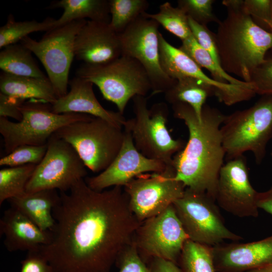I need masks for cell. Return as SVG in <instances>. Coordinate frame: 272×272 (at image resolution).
Returning <instances> with one entry per match:
<instances>
[{"instance_id": "8992f818", "label": "cell", "mask_w": 272, "mask_h": 272, "mask_svg": "<svg viewBox=\"0 0 272 272\" xmlns=\"http://www.w3.org/2000/svg\"><path fill=\"white\" fill-rule=\"evenodd\" d=\"M132 101L134 116L126 120L124 128L130 131L135 148L148 158L172 166L174 156L185 144L182 140L173 139L167 129V105L156 103L149 109L147 98L140 95Z\"/></svg>"}, {"instance_id": "44dd1931", "label": "cell", "mask_w": 272, "mask_h": 272, "mask_svg": "<svg viewBox=\"0 0 272 272\" xmlns=\"http://www.w3.org/2000/svg\"><path fill=\"white\" fill-rule=\"evenodd\" d=\"M0 233L4 244L11 252L36 250L49 243L50 231H43L24 214L11 207L0 220Z\"/></svg>"}, {"instance_id": "5bb4252c", "label": "cell", "mask_w": 272, "mask_h": 272, "mask_svg": "<svg viewBox=\"0 0 272 272\" xmlns=\"http://www.w3.org/2000/svg\"><path fill=\"white\" fill-rule=\"evenodd\" d=\"M189 239L173 205L141 223L133 242L143 259L160 258L177 264Z\"/></svg>"}, {"instance_id": "4fadbf2b", "label": "cell", "mask_w": 272, "mask_h": 272, "mask_svg": "<svg viewBox=\"0 0 272 272\" xmlns=\"http://www.w3.org/2000/svg\"><path fill=\"white\" fill-rule=\"evenodd\" d=\"M159 24L143 14L119 34L121 55L137 60L150 79L152 94L165 93L177 80L163 71L160 61Z\"/></svg>"}, {"instance_id": "7a4b0ae2", "label": "cell", "mask_w": 272, "mask_h": 272, "mask_svg": "<svg viewBox=\"0 0 272 272\" xmlns=\"http://www.w3.org/2000/svg\"><path fill=\"white\" fill-rule=\"evenodd\" d=\"M172 105L174 116L183 121L189 133L184 147L173 158L175 179L186 188L206 193L215 199L225 158L221 127L226 115L205 105L199 120L189 104L177 103Z\"/></svg>"}, {"instance_id": "ac0fdd59", "label": "cell", "mask_w": 272, "mask_h": 272, "mask_svg": "<svg viewBox=\"0 0 272 272\" xmlns=\"http://www.w3.org/2000/svg\"><path fill=\"white\" fill-rule=\"evenodd\" d=\"M74 53L85 64L110 62L121 56L119 35L109 23L87 20L76 37Z\"/></svg>"}, {"instance_id": "bcb514c9", "label": "cell", "mask_w": 272, "mask_h": 272, "mask_svg": "<svg viewBox=\"0 0 272 272\" xmlns=\"http://www.w3.org/2000/svg\"><path fill=\"white\" fill-rule=\"evenodd\" d=\"M270 155H271V157H272V150H271Z\"/></svg>"}, {"instance_id": "cb8c5ba5", "label": "cell", "mask_w": 272, "mask_h": 272, "mask_svg": "<svg viewBox=\"0 0 272 272\" xmlns=\"http://www.w3.org/2000/svg\"><path fill=\"white\" fill-rule=\"evenodd\" d=\"M48 8L63 10L60 17L55 20L53 28L86 18L107 23L110 21L109 1L61 0L52 3Z\"/></svg>"}, {"instance_id": "f35d334b", "label": "cell", "mask_w": 272, "mask_h": 272, "mask_svg": "<svg viewBox=\"0 0 272 272\" xmlns=\"http://www.w3.org/2000/svg\"><path fill=\"white\" fill-rule=\"evenodd\" d=\"M21 263L20 272H54L52 267L37 249L28 251L26 258Z\"/></svg>"}, {"instance_id": "9a60e30c", "label": "cell", "mask_w": 272, "mask_h": 272, "mask_svg": "<svg viewBox=\"0 0 272 272\" xmlns=\"http://www.w3.org/2000/svg\"><path fill=\"white\" fill-rule=\"evenodd\" d=\"M258 193L250 182L243 155L228 160L223 164L215 197L219 207L238 217H257Z\"/></svg>"}, {"instance_id": "60d3db41", "label": "cell", "mask_w": 272, "mask_h": 272, "mask_svg": "<svg viewBox=\"0 0 272 272\" xmlns=\"http://www.w3.org/2000/svg\"><path fill=\"white\" fill-rule=\"evenodd\" d=\"M150 268L153 272H183L179 265L172 261L160 258L150 259Z\"/></svg>"}, {"instance_id": "d6a6232c", "label": "cell", "mask_w": 272, "mask_h": 272, "mask_svg": "<svg viewBox=\"0 0 272 272\" xmlns=\"http://www.w3.org/2000/svg\"><path fill=\"white\" fill-rule=\"evenodd\" d=\"M47 144L42 146L22 145L0 159V165L16 167L27 164L38 165L44 157Z\"/></svg>"}, {"instance_id": "e0dca14e", "label": "cell", "mask_w": 272, "mask_h": 272, "mask_svg": "<svg viewBox=\"0 0 272 272\" xmlns=\"http://www.w3.org/2000/svg\"><path fill=\"white\" fill-rule=\"evenodd\" d=\"M123 144L118 155L104 171L96 176L86 177L87 184L101 191L114 186H124L131 180L145 173H160L167 165L164 162L144 156L135 148L130 131L124 128Z\"/></svg>"}, {"instance_id": "4dcf8cb0", "label": "cell", "mask_w": 272, "mask_h": 272, "mask_svg": "<svg viewBox=\"0 0 272 272\" xmlns=\"http://www.w3.org/2000/svg\"><path fill=\"white\" fill-rule=\"evenodd\" d=\"M144 16L156 21L165 29L183 41L192 35L189 26L188 17L180 8L173 7L169 2L159 6V11L155 14L146 12Z\"/></svg>"}, {"instance_id": "d4e9b609", "label": "cell", "mask_w": 272, "mask_h": 272, "mask_svg": "<svg viewBox=\"0 0 272 272\" xmlns=\"http://www.w3.org/2000/svg\"><path fill=\"white\" fill-rule=\"evenodd\" d=\"M215 94V89L203 81L183 77L177 79L175 85L165 93V99L172 105L177 103L189 104L201 120L202 109L206 100Z\"/></svg>"}, {"instance_id": "7bdbcfd3", "label": "cell", "mask_w": 272, "mask_h": 272, "mask_svg": "<svg viewBox=\"0 0 272 272\" xmlns=\"http://www.w3.org/2000/svg\"><path fill=\"white\" fill-rule=\"evenodd\" d=\"M247 272H272V263Z\"/></svg>"}, {"instance_id": "f546056e", "label": "cell", "mask_w": 272, "mask_h": 272, "mask_svg": "<svg viewBox=\"0 0 272 272\" xmlns=\"http://www.w3.org/2000/svg\"><path fill=\"white\" fill-rule=\"evenodd\" d=\"M55 21V19L49 17L42 22L16 21L11 14L7 23L0 28V48L16 44L32 32H47L53 28Z\"/></svg>"}, {"instance_id": "3957f363", "label": "cell", "mask_w": 272, "mask_h": 272, "mask_svg": "<svg viewBox=\"0 0 272 272\" xmlns=\"http://www.w3.org/2000/svg\"><path fill=\"white\" fill-rule=\"evenodd\" d=\"M227 11L216 33L220 64L228 74L249 83L253 71L272 49V32L254 23L242 7Z\"/></svg>"}, {"instance_id": "8d00e7d4", "label": "cell", "mask_w": 272, "mask_h": 272, "mask_svg": "<svg viewBox=\"0 0 272 272\" xmlns=\"http://www.w3.org/2000/svg\"><path fill=\"white\" fill-rule=\"evenodd\" d=\"M118 272H153L143 259L133 242L118 257Z\"/></svg>"}, {"instance_id": "8fae6325", "label": "cell", "mask_w": 272, "mask_h": 272, "mask_svg": "<svg viewBox=\"0 0 272 272\" xmlns=\"http://www.w3.org/2000/svg\"><path fill=\"white\" fill-rule=\"evenodd\" d=\"M86 167L68 143L53 134L47 143V149L26 187V193L44 189L70 190L87 175Z\"/></svg>"}, {"instance_id": "836d02e7", "label": "cell", "mask_w": 272, "mask_h": 272, "mask_svg": "<svg viewBox=\"0 0 272 272\" xmlns=\"http://www.w3.org/2000/svg\"><path fill=\"white\" fill-rule=\"evenodd\" d=\"M214 0H179L178 7L197 23L207 26L215 22L219 24L220 21L213 12Z\"/></svg>"}, {"instance_id": "f1b7e54d", "label": "cell", "mask_w": 272, "mask_h": 272, "mask_svg": "<svg viewBox=\"0 0 272 272\" xmlns=\"http://www.w3.org/2000/svg\"><path fill=\"white\" fill-rule=\"evenodd\" d=\"M37 165L9 167L0 170V205L26 193V185Z\"/></svg>"}, {"instance_id": "1f68e13d", "label": "cell", "mask_w": 272, "mask_h": 272, "mask_svg": "<svg viewBox=\"0 0 272 272\" xmlns=\"http://www.w3.org/2000/svg\"><path fill=\"white\" fill-rule=\"evenodd\" d=\"M149 6L146 0H110V27L117 34L121 33Z\"/></svg>"}, {"instance_id": "ffe728a7", "label": "cell", "mask_w": 272, "mask_h": 272, "mask_svg": "<svg viewBox=\"0 0 272 272\" xmlns=\"http://www.w3.org/2000/svg\"><path fill=\"white\" fill-rule=\"evenodd\" d=\"M69 85L70 91L51 104L53 112L88 114L103 119L119 127H124L126 119L123 115L107 110L100 104L94 94L92 83L76 76Z\"/></svg>"}, {"instance_id": "f6af8a7d", "label": "cell", "mask_w": 272, "mask_h": 272, "mask_svg": "<svg viewBox=\"0 0 272 272\" xmlns=\"http://www.w3.org/2000/svg\"><path fill=\"white\" fill-rule=\"evenodd\" d=\"M267 24H268V25L269 26L270 32H272V25L269 22H268Z\"/></svg>"}, {"instance_id": "5b68a950", "label": "cell", "mask_w": 272, "mask_h": 272, "mask_svg": "<svg viewBox=\"0 0 272 272\" xmlns=\"http://www.w3.org/2000/svg\"><path fill=\"white\" fill-rule=\"evenodd\" d=\"M22 119L13 122L0 117V133L4 139L5 151L9 154L22 145H46L50 137L61 127L78 121H86L94 117L81 113L56 114L51 104L31 99L20 107Z\"/></svg>"}, {"instance_id": "4316f807", "label": "cell", "mask_w": 272, "mask_h": 272, "mask_svg": "<svg viewBox=\"0 0 272 272\" xmlns=\"http://www.w3.org/2000/svg\"><path fill=\"white\" fill-rule=\"evenodd\" d=\"M179 49L189 56L199 67L209 71L216 81L223 84L235 85L250 86V83L237 79L225 72L214 61L210 54L203 48L193 36L184 40Z\"/></svg>"}, {"instance_id": "ba28073f", "label": "cell", "mask_w": 272, "mask_h": 272, "mask_svg": "<svg viewBox=\"0 0 272 272\" xmlns=\"http://www.w3.org/2000/svg\"><path fill=\"white\" fill-rule=\"evenodd\" d=\"M54 134L70 144L94 173H100L110 165L120 151L124 137L122 128L95 117L65 125Z\"/></svg>"}, {"instance_id": "9c48e42d", "label": "cell", "mask_w": 272, "mask_h": 272, "mask_svg": "<svg viewBox=\"0 0 272 272\" xmlns=\"http://www.w3.org/2000/svg\"><path fill=\"white\" fill-rule=\"evenodd\" d=\"M87 21L76 20L53 28L38 41L29 36L20 41L44 66L57 99L68 92L69 72L75 57V38Z\"/></svg>"}, {"instance_id": "74e56055", "label": "cell", "mask_w": 272, "mask_h": 272, "mask_svg": "<svg viewBox=\"0 0 272 272\" xmlns=\"http://www.w3.org/2000/svg\"><path fill=\"white\" fill-rule=\"evenodd\" d=\"M271 0H243L242 10L260 27L270 31Z\"/></svg>"}, {"instance_id": "484cf974", "label": "cell", "mask_w": 272, "mask_h": 272, "mask_svg": "<svg viewBox=\"0 0 272 272\" xmlns=\"http://www.w3.org/2000/svg\"><path fill=\"white\" fill-rule=\"evenodd\" d=\"M32 52L21 43L8 45L0 52L2 72L19 76L46 78L35 61Z\"/></svg>"}, {"instance_id": "7c38bea8", "label": "cell", "mask_w": 272, "mask_h": 272, "mask_svg": "<svg viewBox=\"0 0 272 272\" xmlns=\"http://www.w3.org/2000/svg\"><path fill=\"white\" fill-rule=\"evenodd\" d=\"M175 175L173 167L168 166L162 172L141 174L123 187L140 222L160 214L182 196L186 187Z\"/></svg>"}, {"instance_id": "e575fe53", "label": "cell", "mask_w": 272, "mask_h": 272, "mask_svg": "<svg viewBox=\"0 0 272 272\" xmlns=\"http://www.w3.org/2000/svg\"><path fill=\"white\" fill-rule=\"evenodd\" d=\"M189 26L197 42L212 56L215 62L221 67L218 51L216 35L207 27L200 25L188 17Z\"/></svg>"}, {"instance_id": "ee69618b", "label": "cell", "mask_w": 272, "mask_h": 272, "mask_svg": "<svg viewBox=\"0 0 272 272\" xmlns=\"http://www.w3.org/2000/svg\"><path fill=\"white\" fill-rule=\"evenodd\" d=\"M269 22L272 25V0H271V5L270 21Z\"/></svg>"}, {"instance_id": "2e32d148", "label": "cell", "mask_w": 272, "mask_h": 272, "mask_svg": "<svg viewBox=\"0 0 272 272\" xmlns=\"http://www.w3.org/2000/svg\"><path fill=\"white\" fill-rule=\"evenodd\" d=\"M159 46L161 67L170 78L177 80L191 77L201 80L213 87L215 89V96L227 105L249 100L255 95L251 86L223 84L210 78L186 53L170 44L160 32Z\"/></svg>"}, {"instance_id": "d6986e66", "label": "cell", "mask_w": 272, "mask_h": 272, "mask_svg": "<svg viewBox=\"0 0 272 272\" xmlns=\"http://www.w3.org/2000/svg\"><path fill=\"white\" fill-rule=\"evenodd\" d=\"M216 272H247L272 263V235L246 243L212 247Z\"/></svg>"}, {"instance_id": "277c9868", "label": "cell", "mask_w": 272, "mask_h": 272, "mask_svg": "<svg viewBox=\"0 0 272 272\" xmlns=\"http://www.w3.org/2000/svg\"><path fill=\"white\" fill-rule=\"evenodd\" d=\"M221 132L227 161L249 151L256 164H261L272 138V95H263L250 107L226 115Z\"/></svg>"}, {"instance_id": "6da1fadb", "label": "cell", "mask_w": 272, "mask_h": 272, "mask_svg": "<svg viewBox=\"0 0 272 272\" xmlns=\"http://www.w3.org/2000/svg\"><path fill=\"white\" fill-rule=\"evenodd\" d=\"M122 187L96 191L83 179L60 192L50 240L37 249L54 272H110L141 224Z\"/></svg>"}, {"instance_id": "83f0119b", "label": "cell", "mask_w": 272, "mask_h": 272, "mask_svg": "<svg viewBox=\"0 0 272 272\" xmlns=\"http://www.w3.org/2000/svg\"><path fill=\"white\" fill-rule=\"evenodd\" d=\"M178 265L183 272H216L212 247L188 239Z\"/></svg>"}, {"instance_id": "603a6c76", "label": "cell", "mask_w": 272, "mask_h": 272, "mask_svg": "<svg viewBox=\"0 0 272 272\" xmlns=\"http://www.w3.org/2000/svg\"><path fill=\"white\" fill-rule=\"evenodd\" d=\"M1 92L25 100H40L52 104L57 99L48 77L19 76L4 72L0 75Z\"/></svg>"}, {"instance_id": "ab89813d", "label": "cell", "mask_w": 272, "mask_h": 272, "mask_svg": "<svg viewBox=\"0 0 272 272\" xmlns=\"http://www.w3.org/2000/svg\"><path fill=\"white\" fill-rule=\"evenodd\" d=\"M25 100L0 93V117H11L18 121L22 118L20 107Z\"/></svg>"}, {"instance_id": "52a82bcc", "label": "cell", "mask_w": 272, "mask_h": 272, "mask_svg": "<svg viewBox=\"0 0 272 272\" xmlns=\"http://www.w3.org/2000/svg\"><path fill=\"white\" fill-rule=\"evenodd\" d=\"M76 76L95 84L103 98L115 104L123 115L128 101L134 96H146L152 89L149 76L135 59L121 55L106 64L83 63Z\"/></svg>"}, {"instance_id": "b9f144b4", "label": "cell", "mask_w": 272, "mask_h": 272, "mask_svg": "<svg viewBox=\"0 0 272 272\" xmlns=\"http://www.w3.org/2000/svg\"><path fill=\"white\" fill-rule=\"evenodd\" d=\"M257 205L258 209H261L272 215V184L266 191L258 192Z\"/></svg>"}, {"instance_id": "7402d4cb", "label": "cell", "mask_w": 272, "mask_h": 272, "mask_svg": "<svg viewBox=\"0 0 272 272\" xmlns=\"http://www.w3.org/2000/svg\"><path fill=\"white\" fill-rule=\"evenodd\" d=\"M60 196L56 189H44L25 193L8 200L11 207L26 216L43 231L51 230L54 224L52 211Z\"/></svg>"}, {"instance_id": "30bf717a", "label": "cell", "mask_w": 272, "mask_h": 272, "mask_svg": "<svg viewBox=\"0 0 272 272\" xmlns=\"http://www.w3.org/2000/svg\"><path fill=\"white\" fill-rule=\"evenodd\" d=\"M173 205L189 239L194 242L214 247L226 240L243 239L226 227L215 199L206 193L186 188Z\"/></svg>"}, {"instance_id": "d590c367", "label": "cell", "mask_w": 272, "mask_h": 272, "mask_svg": "<svg viewBox=\"0 0 272 272\" xmlns=\"http://www.w3.org/2000/svg\"><path fill=\"white\" fill-rule=\"evenodd\" d=\"M255 93L272 95V58H265L252 72L249 82Z\"/></svg>"}]
</instances>
